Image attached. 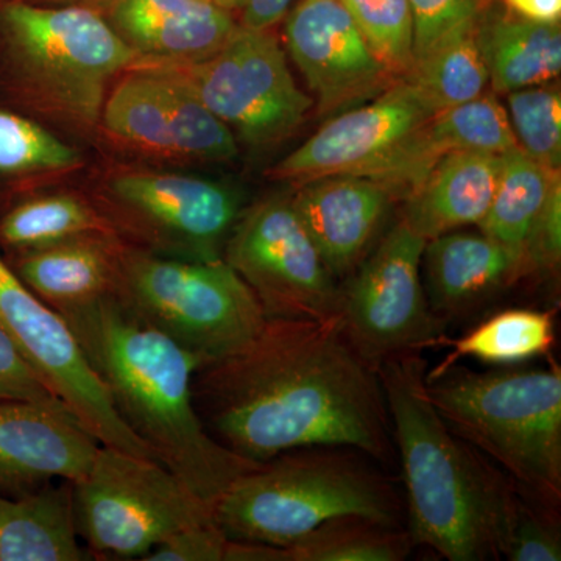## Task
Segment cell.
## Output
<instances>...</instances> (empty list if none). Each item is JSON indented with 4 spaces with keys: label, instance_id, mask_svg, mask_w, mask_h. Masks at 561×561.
<instances>
[{
    "label": "cell",
    "instance_id": "32",
    "mask_svg": "<svg viewBox=\"0 0 561 561\" xmlns=\"http://www.w3.org/2000/svg\"><path fill=\"white\" fill-rule=\"evenodd\" d=\"M511 561H560L559 511L513 482L500 530V557Z\"/></svg>",
    "mask_w": 561,
    "mask_h": 561
},
{
    "label": "cell",
    "instance_id": "22",
    "mask_svg": "<svg viewBox=\"0 0 561 561\" xmlns=\"http://www.w3.org/2000/svg\"><path fill=\"white\" fill-rule=\"evenodd\" d=\"M125 251L111 232L25 251L9 262L22 283L62 317L116 297Z\"/></svg>",
    "mask_w": 561,
    "mask_h": 561
},
{
    "label": "cell",
    "instance_id": "29",
    "mask_svg": "<svg viewBox=\"0 0 561 561\" xmlns=\"http://www.w3.org/2000/svg\"><path fill=\"white\" fill-rule=\"evenodd\" d=\"M95 232H111L108 221L70 195L22 203L0 220V243L20 253Z\"/></svg>",
    "mask_w": 561,
    "mask_h": 561
},
{
    "label": "cell",
    "instance_id": "27",
    "mask_svg": "<svg viewBox=\"0 0 561 561\" xmlns=\"http://www.w3.org/2000/svg\"><path fill=\"white\" fill-rule=\"evenodd\" d=\"M556 343L553 313L534 309H507L491 316L459 339L443 337L451 353L440 367L472 357L491 365H519L548 356Z\"/></svg>",
    "mask_w": 561,
    "mask_h": 561
},
{
    "label": "cell",
    "instance_id": "41",
    "mask_svg": "<svg viewBox=\"0 0 561 561\" xmlns=\"http://www.w3.org/2000/svg\"><path fill=\"white\" fill-rule=\"evenodd\" d=\"M502 3L524 20L542 24H557L561 20V0H502Z\"/></svg>",
    "mask_w": 561,
    "mask_h": 561
},
{
    "label": "cell",
    "instance_id": "26",
    "mask_svg": "<svg viewBox=\"0 0 561 561\" xmlns=\"http://www.w3.org/2000/svg\"><path fill=\"white\" fill-rule=\"evenodd\" d=\"M559 183L560 171L538 164L522 150L504 154L496 194L479 228L523 262L524 245L531 228Z\"/></svg>",
    "mask_w": 561,
    "mask_h": 561
},
{
    "label": "cell",
    "instance_id": "34",
    "mask_svg": "<svg viewBox=\"0 0 561 561\" xmlns=\"http://www.w3.org/2000/svg\"><path fill=\"white\" fill-rule=\"evenodd\" d=\"M77 162V151L32 121L0 110V173L57 171Z\"/></svg>",
    "mask_w": 561,
    "mask_h": 561
},
{
    "label": "cell",
    "instance_id": "9",
    "mask_svg": "<svg viewBox=\"0 0 561 561\" xmlns=\"http://www.w3.org/2000/svg\"><path fill=\"white\" fill-rule=\"evenodd\" d=\"M224 261L249 284L267 319H341L342 287L290 197L268 198L242 214Z\"/></svg>",
    "mask_w": 561,
    "mask_h": 561
},
{
    "label": "cell",
    "instance_id": "43",
    "mask_svg": "<svg viewBox=\"0 0 561 561\" xmlns=\"http://www.w3.org/2000/svg\"><path fill=\"white\" fill-rule=\"evenodd\" d=\"M213 2H214V0H213Z\"/></svg>",
    "mask_w": 561,
    "mask_h": 561
},
{
    "label": "cell",
    "instance_id": "20",
    "mask_svg": "<svg viewBox=\"0 0 561 561\" xmlns=\"http://www.w3.org/2000/svg\"><path fill=\"white\" fill-rule=\"evenodd\" d=\"M515 150L518 144L507 110L493 92H483L474 101L437 111L371 179L382 181L398 201H404L432 165L451 151L504 157Z\"/></svg>",
    "mask_w": 561,
    "mask_h": 561
},
{
    "label": "cell",
    "instance_id": "7",
    "mask_svg": "<svg viewBox=\"0 0 561 561\" xmlns=\"http://www.w3.org/2000/svg\"><path fill=\"white\" fill-rule=\"evenodd\" d=\"M80 540L94 560H144L165 538L213 522V507L165 465L102 445L72 483Z\"/></svg>",
    "mask_w": 561,
    "mask_h": 561
},
{
    "label": "cell",
    "instance_id": "12",
    "mask_svg": "<svg viewBox=\"0 0 561 561\" xmlns=\"http://www.w3.org/2000/svg\"><path fill=\"white\" fill-rule=\"evenodd\" d=\"M2 18L32 72L58 101L88 119L98 116L110 77L136 58L94 10L13 2L3 9Z\"/></svg>",
    "mask_w": 561,
    "mask_h": 561
},
{
    "label": "cell",
    "instance_id": "31",
    "mask_svg": "<svg viewBox=\"0 0 561 561\" xmlns=\"http://www.w3.org/2000/svg\"><path fill=\"white\" fill-rule=\"evenodd\" d=\"M508 121L518 149L552 169L561 168V92L552 81L508 92Z\"/></svg>",
    "mask_w": 561,
    "mask_h": 561
},
{
    "label": "cell",
    "instance_id": "13",
    "mask_svg": "<svg viewBox=\"0 0 561 561\" xmlns=\"http://www.w3.org/2000/svg\"><path fill=\"white\" fill-rule=\"evenodd\" d=\"M111 194L133 230L165 257L224 260L221 250L241 217L234 191L195 176L128 173L113 181Z\"/></svg>",
    "mask_w": 561,
    "mask_h": 561
},
{
    "label": "cell",
    "instance_id": "42",
    "mask_svg": "<svg viewBox=\"0 0 561 561\" xmlns=\"http://www.w3.org/2000/svg\"><path fill=\"white\" fill-rule=\"evenodd\" d=\"M217 5L221 7V9L228 11L243 10L245 7L247 0H214Z\"/></svg>",
    "mask_w": 561,
    "mask_h": 561
},
{
    "label": "cell",
    "instance_id": "39",
    "mask_svg": "<svg viewBox=\"0 0 561 561\" xmlns=\"http://www.w3.org/2000/svg\"><path fill=\"white\" fill-rule=\"evenodd\" d=\"M295 0H247L243 7L242 25L256 31L275 27L286 18Z\"/></svg>",
    "mask_w": 561,
    "mask_h": 561
},
{
    "label": "cell",
    "instance_id": "25",
    "mask_svg": "<svg viewBox=\"0 0 561 561\" xmlns=\"http://www.w3.org/2000/svg\"><path fill=\"white\" fill-rule=\"evenodd\" d=\"M73 513L72 482L10 497L0 494V561H88Z\"/></svg>",
    "mask_w": 561,
    "mask_h": 561
},
{
    "label": "cell",
    "instance_id": "1",
    "mask_svg": "<svg viewBox=\"0 0 561 561\" xmlns=\"http://www.w3.org/2000/svg\"><path fill=\"white\" fill-rule=\"evenodd\" d=\"M192 400L213 438L254 463L311 446L378 463L394 454L381 378L341 319L265 320L242 348L195 371Z\"/></svg>",
    "mask_w": 561,
    "mask_h": 561
},
{
    "label": "cell",
    "instance_id": "37",
    "mask_svg": "<svg viewBox=\"0 0 561 561\" xmlns=\"http://www.w3.org/2000/svg\"><path fill=\"white\" fill-rule=\"evenodd\" d=\"M561 260V183L557 184L535 221L523 251L526 276L559 271Z\"/></svg>",
    "mask_w": 561,
    "mask_h": 561
},
{
    "label": "cell",
    "instance_id": "33",
    "mask_svg": "<svg viewBox=\"0 0 561 561\" xmlns=\"http://www.w3.org/2000/svg\"><path fill=\"white\" fill-rule=\"evenodd\" d=\"M373 54L400 80L413 65V14L409 0H342Z\"/></svg>",
    "mask_w": 561,
    "mask_h": 561
},
{
    "label": "cell",
    "instance_id": "3",
    "mask_svg": "<svg viewBox=\"0 0 561 561\" xmlns=\"http://www.w3.org/2000/svg\"><path fill=\"white\" fill-rule=\"evenodd\" d=\"M427 360L394 357L378 368L400 459L409 534L449 561L500 559L502 513L513 481L461 440L426 393Z\"/></svg>",
    "mask_w": 561,
    "mask_h": 561
},
{
    "label": "cell",
    "instance_id": "21",
    "mask_svg": "<svg viewBox=\"0 0 561 561\" xmlns=\"http://www.w3.org/2000/svg\"><path fill=\"white\" fill-rule=\"evenodd\" d=\"M421 267L432 311L446 323L526 278L522 260L482 231L456 230L426 241Z\"/></svg>",
    "mask_w": 561,
    "mask_h": 561
},
{
    "label": "cell",
    "instance_id": "30",
    "mask_svg": "<svg viewBox=\"0 0 561 561\" xmlns=\"http://www.w3.org/2000/svg\"><path fill=\"white\" fill-rule=\"evenodd\" d=\"M402 80L413 84L437 111L474 101L490 84L474 32L435 47L413 62Z\"/></svg>",
    "mask_w": 561,
    "mask_h": 561
},
{
    "label": "cell",
    "instance_id": "15",
    "mask_svg": "<svg viewBox=\"0 0 561 561\" xmlns=\"http://www.w3.org/2000/svg\"><path fill=\"white\" fill-rule=\"evenodd\" d=\"M103 122L111 135L154 153L203 161L239 153L234 133L206 108L183 72L133 73L110 95Z\"/></svg>",
    "mask_w": 561,
    "mask_h": 561
},
{
    "label": "cell",
    "instance_id": "35",
    "mask_svg": "<svg viewBox=\"0 0 561 561\" xmlns=\"http://www.w3.org/2000/svg\"><path fill=\"white\" fill-rule=\"evenodd\" d=\"M413 14V62L457 36L474 32L491 0H409ZM413 66V65H412Z\"/></svg>",
    "mask_w": 561,
    "mask_h": 561
},
{
    "label": "cell",
    "instance_id": "11",
    "mask_svg": "<svg viewBox=\"0 0 561 561\" xmlns=\"http://www.w3.org/2000/svg\"><path fill=\"white\" fill-rule=\"evenodd\" d=\"M0 324L47 387L102 445L157 459L122 421L68 321L39 300L2 256Z\"/></svg>",
    "mask_w": 561,
    "mask_h": 561
},
{
    "label": "cell",
    "instance_id": "40",
    "mask_svg": "<svg viewBox=\"0 0 561 561\" xmlns=\"http://www.w3.org/2000/svg\"><path fill=\"white\" fill-rule=\"evenodd\" d=\"M224 561H290L287 546L228 538Z\"/></svg>",
    "mask_w": 561,
    "mask_h": 561
},
{
    "label": "cell",
    "instance_id": "23",
    "mask_svg": "<svg viewBox=\"0 0 561 561\" xmlns=\"http://www.w3.org/2000/svg\"><path fill=\"white\" fill-rule=\"evenodd\" d=\"M502 157L451 151L404 197L401 219L424 241L479 227L496 194Z\"/></svg>",
    "mask_w": 561,
    "mask_h": 561
},
{
    "label": "cell",
    "instance_id": "17",
    "mask_svg": "<svg viewBox=\"0 0 561 561\" xmlns=\"http://www.w3.org/2000/svg\"><path fill=\"white\" fill-rule=\"evenodd\" d=\"M101 446L72 413L0 401V494L22 496L55 479L80 481Z\"/></svg>",
    "mask_w": 561,
    "mask_h": 561
},
{
    "label": "cell",
    "instance_id": "2",
    "mask_svg": "<svg viewBox=\"0 0 561 561\" xmlns=\"http://www.w3.org/2000/svg\"><path fill=\"white\" fill-rule=\"evenodd\" d=\"M62 319L122 421L195 496L214 508L239 476L260 465L225 448L203 426L192 400L198 360L117 298Z\"/></svg>",
    "mask_w": 561,
    "mask_h": 561
},
{
    "label": "cell",
    "instance_id": "4",
    "mask_svg": "<svg viewBox=\"0 0 561 561\" xmlns=\"http://www.w3.org/2000/svg\"><path fill=\"white\" fill-rule=\"evenodd\" d=\"M426 393L449 427L500 465L531 497L559 511L561 370L501 365L476 371L456 364L427 368Z\"/></svg>",
    "mask_w": 561,
    "mask_h": 561
},
{
    "label": "cell",
    "instance_id": "8",
    "mask_svg": "<svg viewBox=\"0 0 561 561\" xmlns=\"http://www.w3.org/2000/svg\"><path fill=\"white\" fill-rule=\"evenodd\" d=\"M424 245L401 219L342 287V330L376 370L394 357L442 345L446 335V321L432 311L421 278Z\"/></svg>",
    "mask_w": 561,
    "mask_h": 561
},
{
    "label": "cell",
    "instance_id": "19",
    "mask_svg": "<svg viewBox=\"0 0 561 561\" xmlns=\"http://www.w3.org/2000/svg\"><path fill=\"white\" fill-rule=\"evenodd\" d=\"M99 7L136 55L187 65L213 57L239 28L213 0H101Z\"/></svg>",
    "mask_w": 561,
    "mask_h": 561
},
{
    "label": "cell",
    "instance_id": "5",
    "mask_svg": "<svg viewBox=\"0 0 561 561\" xmlns=\"http://www.w3.org/2000/svg\"><path fill=\"white\" fill-rule=\"evenodd\" d=\"M367 454L341 446L291 449L243 472L213 508L231 540L290 546L339 516L401 524L393 483Z\"/></svg>",
    "mask_w": 561,
    "mask_h": 561
},
{
    "label": "cell",
    "instance_id": "36",
    "mask_svg": "<svg viewBox=\"0 0 561 561\" xmlns=\"http://www.w3.org/2000/svg\"><path fill=\"white\" fill-rule=\"evenodd\" d=\"M0 401H28L69 412L60 398L25 359L9 332L0 324Z\"/></svg>",
    "mask_w": 561,
    "mask_h": 561
},
{
    "label": "cell",
    "instance_id": "10",
    "mask_svg": "<svg viewBox=\"0 0 561 561\" xmlns=\"http://www.w3.org/2000/svg\"><path fill=\"white\" fill-rule=\"evenodd\" d=\"M183 73L206 108L253 147L289 138L313 106L295 83L272 28L239 25L217 54Z\"/></svg>",
    "mask_w": 561,
    "mask_h": 561
},
{
    "label": "cell",
    "instance_id": "18",
    "mask_svg": "<svg viewBox=\"0 0 561 561\" xmlns=\"http://www.w3.org/2000/svg\"><path fill=\"white\" fill-rule=\"evenodd\" d=\"M298 216L335 278L359 267L397 195L367 175H330L301 183L291 195Z\"/></svg>",
    "mask_w": 561,
    "mask_h": 561
},
{
    "label": "cell",
    "instance_id": "38",
    "mask_svg": "<svg viewBox=\"0 0 561 561\" xmlns=\"http://www.w3.org/2000/svg\"><path fill=\"white\" fill-rule=\"evenodd\" d=\"M228 537L210 523L175 531L144 557V561H224Z\"/></svg>",
    "mask_w": 561,
    "mask_h": 561
},
{
    "label": "cell",
    "instance_id": "14",
    "mask_svg": "<svg viewBox=\"0 0 561 561\" xmlns=\"http://www.w3.org/2000/svg\"><path fill=\"white\" fill-rule=\"evenodd\" d=\"M435 113L413 84L397 80L373 101L330 117L316 135L279 161L271 175L297 184L343 173L371 176Z\"/></svg>",
    "mask_w": 561,
    "mask_h": 561
},
{
    "label": "cell",
    "instance_id": "28",
    "mask_svg": "<svg viewBox=\"0 0 561 561\" xmlns=\"http://www.w3.org/2000/svg\"><path fill=\"white\" fill-rule=\"evenodd\" d=\"M413 546L401 524L346 515L320 524L287 548L290 561H402Z\"/></svg>",
    "mask_w": 561,
    "mask_h": 561
},
{
    "label": "cell",
    "instance_id": "24",
    "mask_svg": "<svg viewBox=\"0 0 561 561\" xmlns=\"http://www.w3.org/2000/svg\"><path fill=\"white\" fill-rule=\"evenodd\" d=\"M474 39L494 92L549 83L560 76L561 28L516 16L491 0L474 27Z\"/></svg>",
    "mask_w": 561,
    "mask_h": 561
},
{
    "label": "cell",
    "instance_id": "6",
    "mask_svg": "<svg viewBox=\"0 0 561 561\" xmlns=\"http://www.w3.org/2000/svg\"><path fill=\"white\" fill-rule=\"evenodd\" d=\"M201 367L230 356L264 327L261 302L224 260L125 251L116 297Z\"/></svg>",
    "mask_w": 561,
    "mask_h": 561
},
{
    "label": "cell",
    "instance_id": "16",
    "mask_svg": "<svg viewBox=\"0 0 561 561\" xmlns=\"http://www.w3.org/2000/svg\"><path fill=\"white\" fill-rule=\"evenodd\" d=\"M286 18L287 50L316 95L321 117L364 105L397 81L342 0H301Z\"/></svg>",
    "mask_w": 561,
    "mask_h": 561
}]
</instances>
